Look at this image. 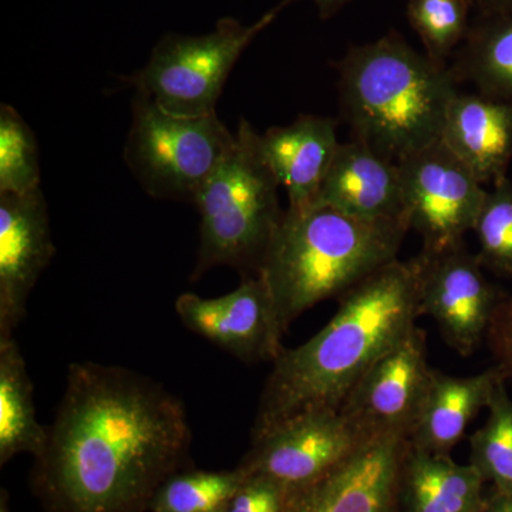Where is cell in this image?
Listing matches in <instances>:
<instances>
[{"instance_id":"1","label":"cell","mask_w":512,"mask_h":512,"mask_svg":"<svg viewBox=\"0 0 512 512\" xmlns=\"http://www.w3.org/2000/svg\"><path fill=\"white\" fill-rule=\"evenodd\" d=\"M190 441L183 403L164 387L121 367L74 363L37 480L59 512H141Z\"/></svg>"},{"instance_id":"2","label":"cell","mask_w":512,"mask_h":512,"mask_svg":"<svg viewBox=\"0 0 512 512\" xmlns=\"http://www.w3.org/2000/svg\"><path fill=\"white\" fill-rule=\"evenodd\" d=\"M417 318L419 259H394L345 293L318 335L276 357L252 441L299 414L340 410L367 370L412 332Z\"/></svg>"},{"instance_id":"3","label":"cell","mask_w":512,"mask_h":512,"mask_svg":"<svg viewBox=\"0 0 512 512\" xmlns=\"http://www.w3.org/2000/svg\"><path fill=\"white\" fill-rule=\"evenodd\" d=\"M353 140L399 164L440 140L458 93L448 64L420 55L397 32L350 46L336 63Z\"/></svg>"},{"instance_id":"4","label":"cell","mask_w":512,"mask_h":512,"mask_svg":"<svg viewBox=\"0 0 512 512\" xmlns=\"http://www.w3.org/2000/svg\"><path fill=\"white\" fill-rule=\"evenodd\" d=\"M406 234L325 205L286 210L258 272L282 333L308 309L345 295L397 259Z\"/></svg>"},{"instance_id":"5","label":"cell","mask_w":512,"mask_h":512,"mask_svg":"<svg viewBox=\"0 0 512 512\" xmlns=\"http://www.w3.org/2000/svg\"><path fill=\"white\" fill-rule=\"evenodd\" d=\"M261 134L242 119L227 157L198 194L200 248L192 279L217 266L258 274L285 217Z\"/></svg>"},{"instance_id":"6","label":"cell","mask_w":512,"mask_h":512,"mask_svg":"<svg viewBox=\"0 0 512 512\" xmlns=\"http://www.w3.org/2000/svg\"><path fill=\"white\" fill-rule=\"evenodd\" d=\"M234 143L217 114L180 116L136 92L124 161L151 197L194 204Z\"/></svg>"},{"instance_id":"7","label":"cell","mask_w":512,"mask_h":512,"mask_svg":"<svg viewBox=\"0 0 512 512\" xmlns=\"http://www.w3.org/2000/svg\"><path fill=\"white\" fill-rule=\"evenodd\" d=\"M281 10L275 6L248 26L234 18H222L207 35L167 33L154 47L146 66L124 80L170 113L217 114L222 89L239 57Z\"/></svg>"},{"instance_id":"8","label":"cell","mask_w":512,"mask_h":512,"mask_svg":"<svg viewBox=\"0 0 512 512\" xmlns=\"http://www.w3.org/2000/svg\"><path fill=\"white\" fill-rule=\"evenodd\" d=\"M410 228L423 238V252L464 245L487 197L476 175L439 140L399 164Z\"/></svg>"},{"instance_id":"9","label":"cell","mask_w":512,"mask_h":512,"mask_svg":"<svg viewBox=\"0 0 512 512\" xmlns=\"http://www.w3.org/2000/svg\"><path fill=\"white\" fill-rule=\"evenodd\" d=\"M365 441L340 410L303 413L252 441L239 468L295 491L338 467Z\"/></svg>"},{"instance_id":"10","label":"cell","mask_w":512,"mask_h":512,"mask_svg":"<svg viewBox=\"0 0 512 512\" xmlns=\"http://www.w3.org/2000/svg\"><path fill=\"white\" fill-rule=\"evenodd\" d=\"M434 370L427 362L426 335L412 332L367 370L340 412L363 439L410 436L426 399Z\"/></svg>"},{"instance_id":"11","label":"cell","mask_w":512,"mask_h":512,"mask_svg":"<svg viewBox=\"0 0 512 512\" xmlns=\"http://www.w3.org/2000/svg\"><path fill=\"white\" fill-rule=\"evenodd\" d=\"M420 316L429 315L458 355L468 356L487 336L501 296L485 278L481 262L461 247L421 252Z\"/></svg>"},{"instance_id":"12","label":"cell","mask_w":512,"mask_h":512,"mask_svg":"<svg viewBox=\"0 0 512 512\" xmlns=\"http://www.w3.org/2000/svg\"><path fill=\"white\" fill-rule=\"evenodd\" d=\"M409 437L366 440L315 483L291 491L285 512H399L400 476Z\"/></svg>"},{"instance_id":"13","label":"cell","mask_w":512,"mask_h":512,"mask_svg":"<svg viewBox=\"0 0 512 512\" xmlns=\"http://www.w3.org/2000/svg\"><path fill=\"white\" fill-rule=\"evenodd\" d=\"M175 312L191 332L247 362H275L284 350V333L261 275L247 276L235 291L218 298L183 293Z\"/></svg>"},{"instance_id":"14","label":"cell","mask_w":512,"mask_h":512,"mask_svg":"<svg viewBox=\"0 0 512 512\" xmlns=\"http://www.w3.org/2000/svg\"><path fill=\"white\" fill-rule=\"evenodd\" d=\"M55 252L42 188L0 194V338L12 336L25 316L30 293Z\"/></svg>"},{"instance_id":"15","label":"cell","mask_w":512,"mask_h":512,"mask_svg":"<svg viewBox=\"0 0 512 512\" xmlns=\"http://www.w3.org/2000/svg\"><path fill=\"white\" fill-rule=\"evenodd\" d=\"M315 205L370 224L410 229L399 165L356 140L340 144Z\"/></svg>"},{"instance_id":"16","label":"cell","mask_w":512,"mask_h":512,"mask_svg":"<svg viewBox=\"0 0 512 512\" xmlns=\"http://www.w3.org/2000/svg\"><path fill=\"white\" fill-rule=\"evenodd\" d=\"M261 143L278 184L288 191V211L315 207L340 146L336 121L301 114L288 126L268 128Z\"/></svg>"},{"instance_id":"17","label":"cell","mask_w":512,"mask_h":512,"mask_svg":"<svg viewBox=\"0 0 512 512\" xmlns=\"http://www.w3.org/2000/svg\"><path fill=\"white\" fill-rule=\"evenodd\" d=\"M440 140L481 184L500 183L512 158V104L458 92Z\"/></svg>"},{"instance_id":"18","label":"cell","mask_w":512,"mask_h":512,"mask_svg":"<svg viewBox=\"0 0 512 512\" xmlns=\"http://www.w3.org/2000/svg\"><path fill=\"white\" fill-rule=\"evenodd\" d=\"M504 373L497 366L476 376L456 377L434 370L429 392L412 431L410 446L431 454H447L466 434L468 424L487 409Z\"/></svg>"},{"instance_id":"19","label":"cell","mask_w":512,"mask_h":512,"mask_svg":"<svg viewBox=\"0 0 512 512\" xmlns=\"http://www.w3.org/2000/svg\"><path fill=\"white\" fill-rule=\"evenodd\" d=\"M485 481L468 464L447 454H431L409 446L399 487V512H481Z\"/></svg>"},{"instance_id":"20","label":"cell","mask_w":512,"mask_h":512,"mask_svg":"<svg viewBox=\"0 0 512 512\" xmlns=\"http://www.w3.org/2000/svg\"><path fill=\"white\" fill-rule=\"evenodd\" d=\"M451 59L457 83L512 104V13L478 15Z\"/></svg>"},{"instance_id":"21","label":"cell","mask_w":512,"mask_h":512,"mask_svg":"<svg viewBox=\"0 0 512 512\" xmlns=\"http://www.w3.org/2000/svg\"><path fill=\"white\" fill-rule=\"evenodd\" d=\"M47 429L37 421L33 386L18 343L0 338V464L18 454L36 458L45 450Z\"/></svg>"},{"instance_id":"22","label":"cell","mask_w":512,"mask_h":512,"mask_svg":"<svg viewBox=\"0 0 512 512\" xmlns=\"http://www.w3.org/2000/svg\"><path fill=\"white\" fill-rule=\"evenodd\" d=\"M505 380L495 386L487 423L470 437V464L493 490L512 493V400Z\"/></svg>"},{"instance_id":"23","label":"cell","mask_w":512,"mask_h":512,"mask_svg":"<svg viewBox=\"0 0 512 512\" xmlns=\"http://www.w3.org/2000/svg\"><path fill=\"white\" fill-rule=\"evenodd\" d=\"M241 468L173 474L158 487L153 512H222L244 483Z\"/></svg>"},{"instance_id":"24","label":"cell","mask_w":512,"mask_h":512,"mask_svg":"<svg viewBox=\"0 0 512 512\" xmlns=\"http://www.w3.org/2000/svg\"><path fill=\"white\" fill-rule=\"evenodd\" d=\"M471 0H407V19L423 42L426 55L447 64L470 29Z\"/></svg>"},{"instance_id":"25","label":"cell","mask_w":512,"mask_h":512,"mask_svg":"<svg viewBox=\"0 0 512 512\" xmlns=\"http://www.w3.org/2000/svg\"><path fill=\"white\" fill-rule=\"evenodd\" d=\"M35 133L19 111L0 106V194H28L40 188Z\"/></svg>"},{"instance_id":"26","label":"cell","mask_w":512,"mask_h":512,"mask_svg":"<svg viewBox=\"0 0 512 512\" xmlns=\"http://www.w3.org/2000/svg\"><path fill=\"white\" fill-rule=\"evenodd\" d=\"M473 231L480 244L481 265L512 275V183L507 178L487 192Z\"/></svg>"},{"instance_id":"27","label":"cell","mask_w":512,"mask_h":512,"mask_svg":"<svg viewBox=\"0 0 512 512\" xmlns=\"http://www.w3.org/2000/svg\"><path fill=\"white\" fill-rule=\"evenodd\" d=\"M289 494L269 478L245 474L244 483L222 512H285Z\"/></svg>"},{"instance_id":"28","label":"cell","mask_w":512,"mask_h":512,"mask_svg":"<svg viewBox=\"0 0 512 512\" xmlns=\"http://www.w3.org/2000/svg\"><path fill=\"white\" fill-rule=\"evenodd\" d=\"M487 340L498 369L504 373L505 379L512 380V296L498 303L488 328Z\"/></svg>"},{"instance_id":"29","label":"cell","mask_w":512,"mask_h":512,"mask_svg":"<svg viewBox=\"0 0 512 512\" xmlns=\"http://www.w3.org/2000/svg\"><path fill=\"white\" fill-rule=\"evenodd\" d=\"M293 2H296V0H282L279 6L284 10ZM312 2L315 3L316 8H318L320 18L328 20L332 18V16H335L343 6L348 5L350 0H312Z\"/></svg>"},{"instance_id":"30","label":"cell","mask_w":512,"mask_h":512,"mask_svg":"<svg viewBox=\"0 0 512 512\" xmlns=\"http://www.w3.org/2000/svg\"><path fill=\"white\" fill-rule=\"evenodd\" d=\"M481 512H512V493L491 490V493L485 497Z\"/></svg>"},{"instance_id":"31","label":"cell","mask_w":512,"mask_h":512,"mask_svg":"<svg viewBox=\"0 0 512 512\" xmlns=\"http://www.w3.org/2000/svg\"><path fill=\"white\" fill-rule=\"evenodd\" d=\"M478 15L512 13V0H474Z\"/></svg>"},{"instance_id":"32","label":"cell","mask_w":512,"mask_h":512,"mask_svg":"<svg viewBox=\"0 0 512 512\" xmlns=\"http://www.w3.org/2000/svg\"><path fill=\"white\" fill-rule=\"evenodd\" d=\"M0 512H9L8 503H6L5 497L2 498V505H0Z\"/></svg>"},{"instance_id":"33","label":"cell","mask_w":512,"mask_h":512,"mask_svg":"<svg viewBox=\"0 0 512 512\" xmlns=\"http://www.w3.org/2000/svg\"><path fill=\"white\" fill-rule=\"evenodd\" d=\"M471 2H473V3H474V0H471Z\"/></svg>"}]
</instances>
